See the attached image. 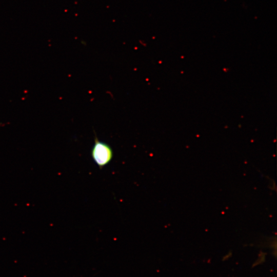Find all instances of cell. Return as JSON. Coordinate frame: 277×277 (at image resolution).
<instances>
[{"mask_svg":"<svg viewBox=\"0 0 277 277\" xmlns=\"http://www.w3.org/2000/svg\"><path fill=\"white\" fill-rule=\"evenodd\" d=\"M91 155L95 164L100 169H102L111 162L113 156V152L109 144L99 141L95 137L91 149Z\"/></svg>","mask_w":277,"mask_h":277,"instance_id":"6da1fadb","label":"cell"}]
</instances>
